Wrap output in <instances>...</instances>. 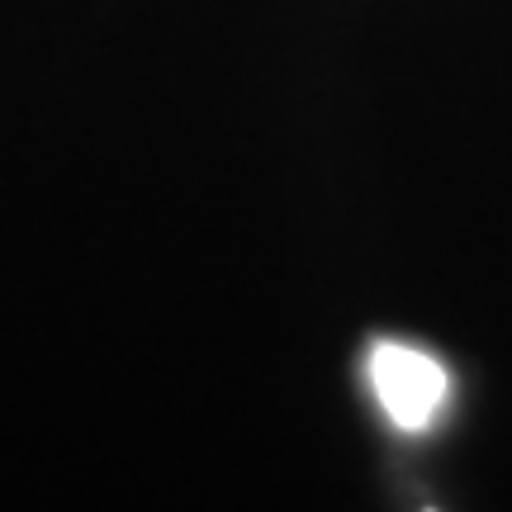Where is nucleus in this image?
<instances>
[{
  "label": "nucleus",
  "instance_id": "1",
  "mask_svg": "<svg viewBox=\"0 0 512 512\" xmlns=\"http://www.w3.org/2000/svg\"><path fill=\"white\" fill-rule=\"evenodd\" d=\"M370 389L384 418L399 432H427L446 403V370L437 356L403 342H375L370 351Z\"/></svg>",
  "mask_w": 512,
  "mask_h": 512
}]
</instances>
